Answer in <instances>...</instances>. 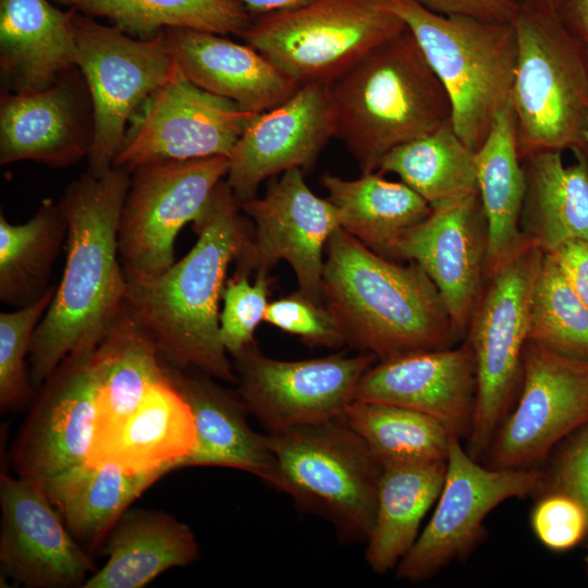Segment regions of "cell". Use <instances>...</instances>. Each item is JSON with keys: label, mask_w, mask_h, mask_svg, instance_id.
Segmentation results:
<instances>
[{"label": "cell", "mask_w": 588, "mask_h": 588, "mask_svg": "<svg viewBox=\"0 0 588 588\" xmlns=\"http://www.w3.org/2000/svg\"><path fill=\"white\" fill-rule=\"evenodd\" d=\"M131 177L122 168L100 174L87 170L64 191L66 259L30 342L29 378L35 391L66 356L95 350L124 305L127 278L118 231Z\"/></svg>", "instance_id": "cell-1"}, {"label": "cell", "mask_w": 588, "mask_h": 588, "mask_svg": "<svg viewBox=\"0 0 588 588\" xmlns=\"http://www.w3.org/2000/svg\"><path fill=\"white\" fill-rule=\"evenodd\" d=\"M226 181L215 188L193 222L197 241L163 272L127 278L125 306L155 342L161 359L236 383L219 333V304L230 265L247 246L253 226Z\"/></svg>", "instance_id": "cell-2"}, {"label": "cell", "mask_w": 588, "mask_h": 588, "mask_svg": "<svg viewBox=\"0 0 588 588\" xmlns=\"http://www.w3.org/2000/svg\"><path fill=\"white\" fill-rule=\"evenodd\" d=\"M324 253L321 301L345 345L378 360L456 345L443 299L416 262L381 256L341 228Z\"/></svg>", "instance_id": "cell-3"}, {"label": "cell", "mask_w": 588, "mask_h": 588, "mask_svg": "<svg viewBox=\"0 0 588 588\" xmlns=\"http://www.w3.org/2000/svg\"><path fill=\"white\" fill-rule=\"evenodd\" d=\"M336 133L362 173L451 122L450 98L406 28L330 84Z\"/></svg>", "instance_id": "cell-4"}, {"label": "cell", "mask_w": 588, "mask_h": 588, "mask_svg": "<svg viewBox=\"0 0 588 588\" xmlns=\"http://www.w3.org/2000/svg\"><path fill=\"white\" fill-rule=\"evenodd\" d=\"M516 66L510 103L520 158L588 150V54L556 9L519 0L512 21Z\"/></svg>", "instance_id": "cell-5"}, {"label": "cell", "mask_w": 588, "mask_h": 588, "mask_svg": "<svg viewBox=\"0 0 588 588\" xmlns=\"http://www.w3.org/2000/svg\"><path fill=\"white\" fill-rule=\"evenodd\" d=\"M274 467L267 483L328 520L344 543L367 542L382 464L344 415L268 432Z\"/></svg>", "instance_id": "cell-6"}, {"label": "cell", "mask_w": 588, "mask_h": 588, "mask_svg": "<svg viewBox=\"0 0 588 588\" xmlns=\"http://www.w3.org/2000/svg\"><path fill=\"white\" fill-rule=\"evenodd\" d=\"M384 2L413 34L446 90L453 128L477 151L510 103L517 53L512 22L440 14L416 0Z\"/></svg>", "instance_id": "cell-7"}, {"label": "cell", "mask_w": 588, "mask_h": 588, "mask_svg": "<svg viewBox=\"0 0 588 588\" xmlns=\"http://www.w3.org/2000/svg\"><path fill=\"white\" fill-rule=\"evenodd\" d=\"M544 253L528 240L487 273L466 340L477 371L467 452L481 462L516 400L528 342L531 301Z\"/></svg>", "instance_id": "cell-8"}, {"label": "cell", "mask_w": 588, "mask_h": 588, "mask_svg": "<svg viewBox=\"0 0 588 588\" xmlns=\"http://www.w3.org/2000/svg\"><path fill=\"white\" fill-rule=\"evenodd\" d=\"M405 29L384 0H306L257 16L242 37L303 86L331 84Z\"/></svg>", "instance_id": "cell-9"}, {"label": "cell", "mask_w": 588, "mask_h": 588, "mask_svg": "<svg viewBox=\"0 0 588 588\" xmlns=\"http://www.w3.org/2000/svg\"><path fill=\"white\" fill-rule=\"evenodd\" d=\"M77 69L90 95L94 139L88 171L113 166L130 120L144 101L171 76L175 63L162 32L135 39L119 27L74 16Z\"/></svg>", "instance_id": "cell-10"}, {"label": "cell", "mask_w": 588, "mask_h": 588, "mask_svg": "<svg viewBox=\"0 0 588 588\" xmlns=\"http://www.w3.org/2000/svg\"><path fill=\"white\" fill-rule=\"evenodd\" d=\"M543 485L544 473L538 467H487L453 437L436 510L396 565V578L418 584L466 559L485 538L483 520L493 509L509 499L539 493Z\"/></svg>", "instance_id": "cell-11"}, {"label": "cell", "mask_w": 588, "mask_h": 588, "mask_svg": "<svg viewBox=\"0 0 588 588\" xmlns=\"http://www.w3.org/2000/svg\"><path fill=\"white\" fill-rule=\"evenodd\" d=\"M228 170L229 158L215 156L158 161L132 172L118 231L127 278H151L175 262L177 234L199 217Z\"/></svg>", "instance_id": "cell-12"}, {"label": "cell", "mask_w": 588, "mask_h": 588, "mask_svg": "<svg viewBox=\"0 0 588 588\" xmlns=\"http://www.w3.org/2000/svg\"><path fill=\"white\" fill-rule=\"evenodd\" d=\"M255 114L195 85L175 64L130 120L112 167L132 173L158 161L229 158Z\"/></svg>", "instance_id": "cell-13"}, {"label": "cell", "mask_w": 588, "mask_h": 588, "mask_svg": "<svg viewBox=\"0 0 588 588\" xmlns=\"http://www.w3.org/2000/svg\"><path fill=\"white\" fill-rule=\"evenodd\" d=\"M515 401L481 460L487 467H537L588 424V362L527 342Z\"/></svg>", "instance_id": "cell-14"}, {"label": "cell", "mask_w": 588, "mask_h": 588, "mask_svg": "<svg viewBox=\"0 0 588 588\" xmlns=\"http://www.w3.org/2000/svg\"><path fill=\"white\" fill-rule=\"evenodd\" d=\"M232 358L237 393L268 432L344 415L360 378L378 362L369 353L280 360L256 342Z\"/></svg>", "instance_id": "cell-15"}, {"label": "cell", "mask_w": 588, "mask_h": 588, "mask_svg": "<svg viewBox=\"0 0 588 588\" xmlns=\"http://www.w3.org/2000/svg\"><path fill=\"white\" fill-rule=\"evenodd\" d=\"M95 350L66 356L36 391L10 451L16 476L46 483L88 462L99 389Z\"/></svg>", "instance_id": "cell-16"}, {"label": "cell", "mask_w": 588, "mask_h": 588, "mask_svg": "<svg viewBox=\"0 0 588 588\" xmlns=\"http://www.w3.org/2000/svg\"><path fill=\"white\" fill-rule=\"evenodd\" d=\"M241 209L254 226L235 261L236 270L268 274L284 260L295 273L298 291L322 303L323 254L328 240L341 228L340 218L328 198L308 187L303 169L281 173L262 197L241 203Z\"/></svg>", "instance_id": "cell-17"}, {"label": "cell", "mask_w": 588, "mask_h": 588, "mask_svg": "<svg viewBox=\"0 0 588 588\" xmlns=\"http://www.w3.org/2000/svg\"><path fill=\"white\" fill-rule=\"evenodd\" d=\"M1 575L26 588L82 587L98 569L72 537L42 482L0 476Z\"/></svg>", "instance_id": "cell-18"}, {"label": "cell", "mask_w": 588, "mask_h": 588, "mask_svg": "<svg viewBox=\"0 0 588 588\" xmlns=\"http://www.w3.org/2000/svg\"><path fill=\"white\" fill-rule=\"evenodd\" d=\"M487 221L479 195L431 208L399 242L394 259L416 262L439 291L460 341L487 280Z\"/></svg>", "instance_id": "cell-19"}, {"label": "cell", "mask_w": 588, "mask_h": 588, "mask_svg": "<svg viewBox=\"0 0 588 588\" xmlns=\"http://www.w3.org/2000/svg\"><path fill=\"white\" fill-rule=\"evenodd\" d=\"M335 133L330 84L303 85L255 114L229 156L225 181L240 203L249 200L267 179L310 167Z\"/></svg>", "instance_id": "cell-20"}, {"label": "cell", "mask_w": 588, "mask_h": 588, "mask_svg": "<svg viewBox=\"0 0 588 588\" xmlns=\"http://www.w3.org/2000/svg\"><path fill=\"white\" fill-rule=\"evenodd\" d=\"M93 139V103L77 68L42 90L1 93L2 166L32 160L69 167L88 158Z\"/></svg>", "instance_id": "cell-21"}, {"label": "cell", "mask_w": 588, "mask_h": 588, "mask_svg": "<svg viewBox=\"0 0 588 588\" xmlns=\"http://www.w3.org/2000/svg\"><path fill=\"white\" fill-rule=\"evenodd\" d=\"M354 399L424 413L467 441L477 399L473 347L465 339L457 346L378 360L360 378Z\"/></svg>", "instance_id": "cell-22"}, {"label": "cell", "mask_w": 588, "mask_h": 588, "mask_svg": "<svg viewBox=\"0 0 588 588\" xmlns=\"http://www.w3.org/2000/svg\"><path fill=\"white\" fill-rule=\"evenodd\" d=\"M174 63L200 88L253 113L270 110L301 86L246 42L187 29L162 30Z\"/></svg>", "instance_id": "cell-23"}, {"label": "cell", "mask_w": 588, "mask_h": 588, "mask_svg": "<svg viewBox=\"0 0 588 588\" xmlns=\"http://www.w3.org/2000/svg\"><path fill=\"white\" fill-rule=\"evenodd\" d=\"M162 366L168 381L189 406L195 424V445L180 468H234L267 483L274 467L268 437L250 428L249 412L237 391L220 385L200 371L179 369L163 360Z\"/></svg>", "instance_id": "cell-24"}, {"label": "cell", "mask_w": 588, "mask_h": 588, "mask_svg": "<svg viewBox=\"0 0 588 588\" xmlns=\"http://www.w3.org/2000/svg\"><path fill=\"white\" fill-rule=\"evenodd\" d=\"M75 13L48 0H0V69L5 91L42 90L77 68Z\"/></svg>", "instance_id": "cell-25"}, {"label": "cell", "mask_w": 588, "mask_h": 588, "mask_svg": "<svg viewBox=\"0 0 588 588\" xmlns=\"http://www.w3.org/2000/svg\"><path fill=\"white\" fill-rule=\"evenodd\" d=\"M101 553L106 563L83 588H143L166 571L195 562L199 546L191 527L172 515L128 509L110 530Z\"/></svg>", "instance_id": "cell-26"}, {"label": "cell", "mask_w": 588, "mask_h": 588, "mask_svg": "<svg viewBox=\"0 0 588 588\" xmlns=\"http://www.w3.org/2000/svg\"><path fill=\"white\" fill-rule=\"evenodd\" d=\"M572 152L575 160L569 164L555 150L522 158L525 192L519 229L543 253L569 241H588V150Z\"/></svg>", "instance_id": "cell-27"}, {"label": "cell", "mask_w": 588, "mask_h": 588, "mask_svg": "<svg viewBox=\"0 0 588 588\" xmlns=\"http://www.w3.org/2000/svg\"><path fill=\"white\" fill-rule=\"evenodd\" d=\"M195 442L189 406L166 378L113 434L93 445L88 463H114L132 473H170L180 469Z\"/></svg>", "instance_id": "cell-28"}, {"label": "cell", "mask_w": 588, "mask_h": 588, "mask_svg": "<svg viewBox=\"0 0 588 588\" xmlns=\"http://www.w3.org/2000/svg\"><path fill=\"white\" fill-rule=\"evenodd\" d=\"M167 470L132 473L114 463H85L44 483L74 540L100 552L119 518Z\"/></svg>", "instance_id": "cell-29"}, {"label": "cell", "mask_w": 588, "mask_h": 588, "mask_svg": "<svg viewBox=\"0 0 588 588\" xmlns=\"http://www.w3.org/2000/svg\"><path fill=\"white\" fill-rule=\"evenodd\" d=\"M99 389L93 445L113 434L166 380L159 351L125 304L95 350Z\"/></svg>", "instance_id": "cell-30"}, {"label": "cell", "mask_w": 588, "mask_h": 588, "mask_svg": "<svg viewBox=\"0 0 588 588\" xmlns=\"http://www.w3.org/2000/svg\"><path fill=\"white\" fill-rule=\"evenodd\" d=\"M320 183L338 210L341 229L390 259L403 236L431 211L411 187L379 172L362 173L357 179L326 173Z\"/></svg>", "instance_id": "cell-31"}, {"label": "cell", "mask_w": 588, "mask_h": 588, "mask_svg": "<svg viewBox=\"0 0 588 588\" xmlns=\"http://www.w3.org/2000/svg\"><path fill=\"white\" fill-rule=\"evenodd\" d=\"M445 471L446 461L382 465L365 552L372 572L381 575L395 568L414 546L424 516L440 495Z\"/></svg>", "instance_id": "cell-32"}, {"label": "cell", "mask_w": 588, "mask_h": 588, "mask_svg": "<svg viewBox=\"0 0 588 588\" xmlns=\"http://www.w3.org/2000/svg\"><path fill=\"white\" fill-rule=\"evenodd\" d=\"M478 195L487 221V273L527 238L519 229L525 174L511 103L495 117L475 152Z\"/></svg>", "instance_id": "cell-33"}, {"label": "cell", "mask_w": 588, "mask_h": 588, "mask_svg": "<svg viewBox=\"0 0 588 588\" xmlns=\"http://www.w3.org/2000/svg\"><path fill=\"white\" fill-rule=\"evenodd\" d=\"M68 235L62 201L45 199L24 223L0 215V299L21 308L40 299L49 285L53 264Z\"/></svg>", "instance_id": "cell-34"}, {"label": "cell", "mask_w": 588, "mask_h": 588, "mask_svg": "<svg viewBox=\"0 0 588 588\" xmlns=\"http://www.w3.org/2000/svg\"><path fill=\"white\" fill-rule=\"evenodd\" d=\"M475 152L449 122L388 152L379 173H393L431 208L478 194Z\"/></svg>", "instance_id": "cell-35"}, {"label": "cell", "mask_w": 588, "mask_h": 588, "mask_svg": "<svg viewBox=\"0 0 588 588\" xmlns=\"http://www.w3.org/2000/svg\"><path fill=\"white\" fill-rule=\"evenodd\" d=\"M87 16L106 17L125 33L149 38L167 28L243 36L249 12L235 0H56Z\"/></svg>", "instance_id": "cell-36"}, {"label": "cell", "mask_w": 588, "mask_h": 588, "mask_svg": "<svg viewBox=\"0 0 588 588\" xmlns=\"http://www.w3.org/2000/svg\"><path fill=\"white\" fill-rule=\"evenodd\" d=\"M344 416L382 465L448 460L454 436L429 415L397 405L354 399Z\"/></svg>", "instance_id": "cell-37"}, {"label": "cell", "mask_w": 588, "mask_h": 588, "mask_svg": "<svg viewBox=\"0 0 588 588\" xmlns=\"http://www.w3.org/2000/svg\"><path fill=\"white\" fill-rule=\"evenodd\" d=\"M528 342L588 362V308L548 253L534 290Z\"/></svg>", "instance_id": "cell-38"}, {"label": "cell", "mask_w": 588, "mask_h": 588, "mask_svg": "<svg viewBox=\"0 0 588 588\" xmlns=\"http://www.w3.org/2000/svg\"><path fill=\"white\" fill-rule=\"evenodd\" d=\"M56 285L37 302L0 314V407L2 413L28 406L36 393L25 358L34 332L48 310Z\"/></svg>", "instance_id": "cell-39"}, {"label": "cell", "mask_w": 588, "mask_h": 588, "mask_svg": "<svg viewBox=\"0 0 588 588\" xmlns=\"http://www.w3.org/2000/svg\"><path fill=\"white\" fill-rule=\"evenodd\" d=\"M248 273L236 270L226 280L219 317L220 340L230 356L255 342L254 333L265 321L270 280L267 273H257L252 283Z\"/></svg>", "instance_id": "cell-40"}, {"label": "cell", "mask_w": 588, "mask_h": 588, "mask_svg": "<svg viewBox=\"0 0 588 588\" xmlns=\"http://www.w3.org/2000/svg\"><path fill=\"white\" fill-rule=\"evenodd\" d=\"M265 322L298 336L310 347L338 348L345 345L324 305L299 291L270 302Z\"/></svg>", "instance_id": "cell-41"}, {"label": "cell", "mask_w": 588, "mask_h": 588, "mask_svg": "<svg viewBox=\"0 0 588 588\" xmlns=\"http://www.w3.org/2000/svg\"><path fill=\"white\" fill-rule=\"evenodd\" d=\"M530 524L544 547L565 551L588 534V513L577 499L562 492H547L532 509Z\"/></svg>", "instance_id": "cell-42"}, {"label": "cell", "mask_w": 588, "mask_h": 588, "mask_svg": "<svg viewBox=\"0 0 588 588\" xmlns=\"http://www.w3.org/2000/svg\"><path fill=\"white\" fill-rule=\"evenodd\" d=\"M544 473L541 492H562L577 499L588 513V424L565 438Z\"/></svg>", "instance_id": "cell-43"}, {"label": "cell", "mask_w": 588, "mask_h": 588, "mask_svg": "<svg viewBox=\"0 0 588 588\" xmlns=\"http://www.w3.org/2000/svg\"><path fill=\"white\" fill-rule=\"evenodd\" d=\"M440 14H461L482 20L512 22L518 0H416Z\"/></svg>", "instance_id": "cell-44"}, {"label": "cell", "mask_w": 588, "mask_h": 588, "mask_svg": "<svg viewBox=\"0 0 588 588\" xmlns=\"http://www.w3.org/2000/svg\"><path fill=\"white\" fill-rule=\"evenodd\" d=\"M548 254L552 256L569 286L588 308V241H569Z\"/></svg>", "instance_id": "cell-45"}, {"label": "cell", "mask_w": 588, "mask_h": 588, "mask_svg": "<svg viewBox=\"0 0 588 588\" xmlns=\"http://www.w3.org/2000/svg\"><path fill=\"white\" fill-rule=\"evenodd\" d=\"M558 12L568 29L588 47V0H561Z\"/></svg>", "instance_id": "cell-46"}, {"label": "cell", "mask_w": 588, "mask_h": 588, "mask_svg": "<svg viewBox=\"0 0 588 588\" xmlns=\"http://www.w3.org/2000/svg\"><path fill=\"white\" fill-rule=\"evenodd\" d=\"M242 4L249 14L257 16L286 10L296 7L306 0H235Z\"/></svg>", "instance_id": "cell-47"}, {"label": "cell", "mask_w": 588, "mask_h": 588, "mask_svg": "<svg viewBox=\"0 0 588 588\" xmlns=\"http://www.w3.org/2000/svg\"><path fill=\"white\" fill-rule=\"evenodd\" d=\"M528 1L541 3V4H544V5L554 8L556 10H558L560 3H561V0H528Z\"/></svg>", "instance_id": "cell-48"}, {"label": "cell", "mask_w": 588, "mask_h": 588, "mask_svg": "<svg viewBox=\"0 0 588 588\" xmlns=\"http://www.w3.org/2000/svg\"><path fill=\"white\" fill-rule=\"evenodd\" d=\"M586 49H587V54H588V47L586 46ZM586 144H587V147H588V126H587V131H586Z\"/></svg>", "instance_id": "cell-49"}, {"label": "cell", "mask_w": 588, "mask_h": 588, "mask_svg": "<svg viewBox=\"0 0 588 588\" xmlns=\"http://www.w3.org/2000/svg\"><path fill=\"white\" fill-rule=\"evenodd\" d=\"M586 565H587V569H588V547H587V555H586Z\"/></svg>", "instance_id": "cell-50"}, {"label": "cell", "mask_w": 588, "mask_h": 588, "mask_svg": "<svg viewBox=\"0 0 588 588\" xmlns=\"http://www.w3.org/2000/svg\"><path fill=\"white\" fill-rule=\"evenodd\" d=\"M519 1V0H518Z\"/></svg>", "instance_id": "cell-51"}]
</instances>
